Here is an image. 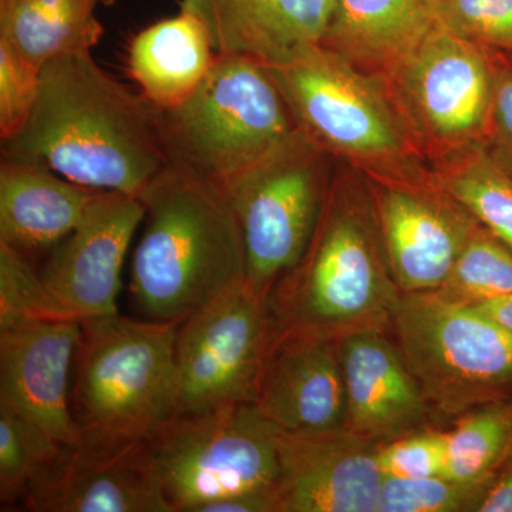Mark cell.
I'll list each match as a JSON object with an SVG mask.
<instances>
[{
    "label": "cell",
    "mask_w": 512,
    "mask_h": 512,
    "mask_svg": "<svg viewBox=\"0 0 512 512\" xmlns=\"http://www.w3.org/2000/svg\"><path fill=\"white\" fill-rule=\"evenodd\" d=\"M2 154L131 197H140L170 164L157 107L107 73L92 50L42 67L35 109L18 134L2 141Z\"/></svg>",
    "instance_id": "6da1fadb"
},
{
    "label": "cell",
    "mask_w": 512,
    "mask_h": 512,
    "mask_svg": "<svg viewBox=\"0 0 512 512\" xmlns=\"http://www.w3.org/2000/svg\"><path fill=\"white\" fill-rule=\"evenodd\" d=\"M400 295L365 174L338 161L308 247L266 296L269 345L299 336L392 333Z\"/></svg>",
    "instance_id": "7a4b0ae2"
},
{
    "label": "cell",
    "mask_w": 512,
    "mask_h": 512,
    "mask_svg": "<svg viewBox=\"0 0 512 512\" xmlns=\"http://www.w3.org/2000/svg\"><path fill=\"white\" fill-rule=\"evenodd\" d=\"M138 198L144 227L128 292L144 318L180 323L247 284L244 238L220 184L170 161Z\"/></svg>",
    "instance_id": "3957f363"
},
{
    "label": "cell",
    "mask_w": 512,
    "mask_h": 512,
    "mask_svg": "<svg viewBox=\"0 0 512 512\" xmlns=\"http://www.w3.org/2000/svg\"><path fill=\"white\" fill-rule=\"evenodd\" d=\"M178 325L120 313L82 320L72 380L79 440L146 441L177 413Z\"/></svg>",
    "instance_id": "277c9868"
},
{
    "label": "cell",
    "mask_w": 512,
    "mask_h": 512,
    "mask_svg": "<svg viewBox=\"0 0 512 512\" xmlns=\"http://www.w3.org/2000/svg\"><path fill=\"white\" fill-rule=\"evenodd\" d=\"M158 110L168 157L220 185L271 153L298 126L262 64L218 55L197 90Z\"/></svg>",
    "instance_id": "5b68a950"
},
{
    "label": "cell",
    "mask_w": 512,
    "mask_h": 512,
    "mask_svg": "<svg viewBox=\"0 0 512 512\" xmlns=\"http://www.w3.org/2000/svg\"><path fill=\"white\" fill-rule=\"evenodd\" d=\"M392 336L437 424L512 393V332L476 308L402 293Z\"/></svg>",
    "instance_id": "8992f818"
},
{
    "label": "cell",
    "mask_w": 512,
    "mask_h": 512,
    "mask_svg": "<svg viewBox=\"0 0 512 512\" xmlns=\"http://www.w3.org/2000/svg\"><path fill=\"white\" fill-rule=\"evenodd\" d=\"M268 70L299 130L336 160L362 171L426 161L383 80L322 46Z\"/></svg>",
    "instance_id": "52a82bcc"
},
{
    "label": "cell",
    "mask_w": 512,
    "mask_h": 512,
    "mask_svg": "<svg viewBox=\"0 0 512 512\" xmlns=\"http://www.w3.org/2000/svg\"><path fill=\"white\" fill-rule=\"evenodd\" d=\"M338 160L296 130L262 160L221 185L237 215L247 286L266 301L311 241Z\"/></svg>",
    "instance_id": "ba28073f"
},
{
    "label": "cell",
    "mask_w": 512,
    "mask_h": 512,
    "mask_svg": "<svg viewBox=\"0 0 512 512\" xmlns=\"http://www.w3.org/2000/svg\"><path fill=\"white\" fill-rule=\"evenodd\" d=\"M276 431L254 403L177 413L148 439L174 512H197L217 498L276 491Z\"/></svg>",
    "instance_id": "9c48e42d"
},
{
    "label": "cell",
    "mask_w": 512,
    "mask_h": 512,
    "mask_svg": "<svg viewBox=\"0 0 512 512\" xmlns=\"http://www.w3.org/2000/svg\"><path fill=\"white\" fill-rule=\"evenodd\" d=\"M494 55L439 23L384 82L427 163L484 144Z\"/></svg>",
    "instance_id": "30bf717a"
},
{
    "label": "cell",
    "mask_w": 512,
    "mask_h": 512,
    "mask_svg": "<svg viewBox=\"0 0 512 512\" xmlns=\"http://www.w3.org/2000/svg\"><path fill=\"white\" fill-rule=\"evenodd\" d=\"M362 173L400 293L437 291L480 222L439 183L426 161Z\"/></svg>",
    "instance_id": "8fae6325"
},
{
    "label": "cell",
    "mask_w": 512,
    "mask_h": 512,
    "mask_svg": "<svg viewBox=\"0 0 512 512\" xmlns=\"http://www.w3.org/2000/svg\"><path fill=\"white\" fill-rule=\"evenodd\" d=\"M268 349L266 303L247 284L192 313L175 339L177 413L254 403Z\"/></svg>",
    "instance_id": "7c38bea8"
},
{
    "label": "cell",
    "mask_w": 512,
    "mask_h": 512,
    "mask_svg": "<svg viewBox=\"0 0 512 512\" xmlns=\"http://www.w3.org/2000/svg\"><path fill=\"white\" fill-rule=\"evenodd\" d=\"M143 220L140 198L110 191L94 195L82 221L52 248L39 272L57 311L76 320L119 313L121 271Z\"/></svg>",
    "instance_id": "4fadbf2b"
},
{
    "label": "cell",
    "mask_w": 512,
    "mask_h": 512,
    "mask_svg": "<svg viewBox=\"0 0 512 512\" xmlns=\"http://www.w3.org/2000/svg\"><path fill=\"white\" fill-rule=\"evenodd\" d=\"M376 447L348 427L276 431V512H379Z\"/></svg>",
    "instance_id": "5bb4252c"
},
{
    "label": "cell",
    "mask_w": 512,
    "mask_h": 512,
    "mask_svg": "<svg viewBox=\"0 0 512 512\" xmlns=\"http://www.w3.org/2000/svg\"><path fill=\"white\" fill-rule=\"evenodd\" d=\"M82 320L23 319L0 328V407L63 446L79 440L72 413Z\"/></svg>",
    "instance_id": "9a60e30c"
},
{
    "label": "cell",
    "mask_w": 512,
    "mask_h": 512,
    "mask_svg": "<svg viewBox=\"0 0 512 512\" xmlns=\"http://www.w3.org/2000/svg\"><path fill=\"white\" fill-rule=\"evenodd\" d=\"M148 440L63 448L23 503L33 512H174L165 498Z\"/></svg>",
    "instance_id": "2e32d148"
},
{
    "label": "cell",
    "mask_w": 512,
    "mask_h": 512,
    "mask_svg": "<svg viewBox=\"0 0 512 512\" xmlns=\"http://www.w3.org/2000/svg\"><path fill=\"white\" fill-rule=\"evenodd\" d=\"M339 350L348 429L382 444L437 424L392 333H353Z\"/></svg>",
    "instance_id": "e0dca14e"
},
{
    "label": "cell",
    "mask_w": 512,
    "mask_h": 512,
    "mask_svg": "<svg viewBox=\"0 0 512 512\" xmlns=\"http://www.w3.org/2000/svg\"><path fill=\"white\" fill-rule=\"evenodd\" d=\"M339 343L299 336L269 345L254 404L275 429L306 433L346 427Z\"/></svg>",
    "instance_id": "ac0fdd59"
},
{
    "label": "cell",
    "mask_w": 512,
    "mask_h": 512,
    "mask_svg": "<svg viewBox=\"0 0 512 512\" xmlns=\"http://www.w3.org/2000/svg\"><path fill=\"white\" fill-rule=\"evenodd\" d=\"M333 0H181L207 28L218 55L284 66L322 43Z\"/></svg>",
    "instance_id": "d6986e66"
},
{
    "label": "cell",
    "mask_w": 512,
    "mask_h": 512,
    "mask_svg": "<svg viewBox=\"0 0 512 512\" xmlns=\"http://www.w3.org/2000/svg\"><path fill=\"white\" fill-rule=\"evenodd\" d=\"M437 25L434 0H333L320 46L386 82Z\"/></svg>",
    "instance_id": "ffe728a7"
},
{
    "label": "cell",
    "mask_w": 512,
    "mask_h": 512,
    "mask_svg": "<svg viewBox=\"0 0 512 512\" xmlns=\"http://www.w3.org/2000/svg\"><path fill=\"white\" fill-rule=\"evenodd\" d=\"M97 192L46 165L3 158L0 244L28 258L30 252L55 248L79 225Z\"/></svg>",
    "instance_id": "44dd1931"
},
{
    "label": "cell",
    "mask_w": 512,
    "mask_h": 512,
    "mask_svg": "<svg viewBox=\"0 0 512 512\" xmlns=\"http://www.w3.org/2000/svg\"><path fill=\"white\" fill-rule=\"evenodd\" d=\"M217 52L200 19L180 10L133 37L127 49L131 79L160 110L173 109L204 82Z\"/></svg>",
    "instance_id": "7402d4cb"
},
{
    "label": "cell",
    "mask_w": 512,
    "mask_h": 512,
    "mask_svg": "<svg viewBox=\"0 0 512 512\" xmlns=\"http://www.w3.org/2000/svg\"><path fill=\"white\" fill-rule=\"evenodd\" d=\"M114 0H0V40L43 66L57 56L92 50L103 37L97 18Z\"/></svg>",
    "instance_id": "603a6c76"
},
{
    "label": "cell",
    "mask_w": 512,
    "mask_h": 512,
    "mask_svg": "<svg viewBox=\"0 0 512 512\" xmlns=\"http://www.w3.org/2000/svg\"><path fill=\"white\" fill-rule=\"evenodd\" d=\"M439 183L512 251V173L484 144L429 164Z\"/></svg>",
    "instance_id": "cb8c5ba5"
},
{
    "label": "cell",
    "mask_w": 512,
    "mask_h": 512,
    "mask_svg": "<svg viewBox=\"0 0 512 512\" xmlns=\"http://www.w3.org/2000/svg\"><path fill=\"white\" fill-rule=\"evenodd\" d=\"M447 477H494L512 450V393L468 410L448 427Z\"/></svg>",
    "instance_id": "d4e9b609"
},
{
    "label": "cell",
    "mask_w": 512,
    "mask_h": 512,
    "mask_svg": "<svg viewBox=\"0 0 512 512\" xmlns=\"http://www.w3.org/2000/svg\"><path fill=\"white\" fill-rule=\"evenodd\" d=\"M434 295L454 305L478 308L512 295V251L478 224Z\"/></svg>",
    "instance_id": "484cf974"
},
{
    "label": "cell",
    "mask_w": 512,
    "mask_h": 512,
    "mask_svg": "<svg viewBox=\"0 0 512 512\" xmlns=\"http://www.w3.org/2000/svg\"><path fill=\"white\" fill-rule=\"evenodd\" d=\"M36 424L0 407V500L2 507H22L37 478L62 454Z\"/></svg>",
    "instance_id": "4316f807"
},
{
    "label": "cell",
    "mask_w": 512,
    "mask_h": 512,
    "mask_svg": "<svg viewBox=\"0 0 512 512\" xmlns=\"http://www.w3.org/2000/svg\"><path fill=\"white\" fill-rule=\"evenodd\" d=\"M494 477L384 478L379 512H478Z\"/></svg>",
    "instance_id": "83f0119b"
},
{
    "label": "cell",
    "mask_w": 512,
    "mask_h": 512,
    "mask_svg": "<svg viewBox=\"0 0 512 512\" xmlns=\"http://www.w3.org/2000/svg\"><path fill=\"white\" fill-rule=\"evenodd\" d=\"M439 23L488 52L512 56V0H434Z\"/></svg>",
    "instance_id": "f1b7e54d"
},
{
    "label": "cell",
    "mask_w": 512,
    "mask_h": 512,
    "mask_svg": "<svg viewBox=\"0 0 512 512\" xmlns=\"http://www.w3.org/2000/svg\"><path fill=\"white\" fill-rule=\"evenodd\" d=\"M450 436L440 424L377 444L376 463L384 478L420 480L447 476Z\"/></svg>",
    "instance_id": "f546056e"
},
{
    "label": "cell",
    "mask_w": 512,
    "mask_h": 512,
    "mask_svg": "<svg viewBox=\"0 0 512 512\" xmlns=\"http://www.w3.org/2000/svg\"><path fill=\"white\" fill-rule=\"evenodd\" d=\"M42 318L69 319L50 301L28 256L0 244V328Z\"/></svg>",
    "instance_id": "4dcf8cb0"
},
{
    "label": "cell",
    "mask_w": 512,
    "mask_h": 512,
    "mask_svg": "<svg viewBox=\"0 0 512 512\" xmlns=\"http://www.w3.org/2000/svg\"><path fill=\"white\" fill-rule=\"evenodd\" d=\"M42 69L0 40V138L18 134L35 109Z\"/></svg>",
    "instance_id": "1f68e13d"
},
{
    "label": "cell",
    "mask_w": 512,
    "mask_h": 512,
    "mask_svg": "<svg viewBox=\"0 0 512 512\" xmlns=\"http://www.w3.org/2000/svg\"><path fill=\"white\" fill-rule=\"evenodd\" d=\"M484 146L512 173V62L494 55V96Z\"/></svg>",
    "instance_id": "d6a6232c"
},
{
    "label": "cell",
    "mask_w": 512,
    "mask_h": 512,
    "mask_svg": "<svg viewBox=\"0 0 512 512\" xmlns=\"http://www.w3.org/2000/svg\"><path fill=\"white\" fill-rule=\"evenodd\" d=\"M197 512H276V491H249L217 498L201 505Z\"/></svg>",
    "instance_id": "836d02e7"
},
{
    "label": "cell",
    "mask_w": 512,
    "mask_h": 512,
    "mask_svg": "<svg viewBox=\"0 0 512 512\" xmlns=\"http://www.w3.org/2000/svg\"><path fill=\"white\" fill-rule=\"evenodd\" d=\"M478 512H512V450L495 473Z\"/></svg>",
    "instance_id": "e575fe53"
},
{
    "label": "cell",
    "mask_w": 512,
    "mask_h": 512,
    "mask_svg": "<svg viewBox=\"0 0 512 512\" xmlns=\"http://www.w3.org/2000/svg\"><path fill=\"white\" fill-rule=\"evenodd\" d=\"M476 309L484 312L485 315L491 316L512 332V295L498 299V301L485 303V305L478 306Z\"/></svg>",
    "instance_id": "d590c367"
},
{
    "label": "cell",
    "mask_w": 512,
    "mask_h": 512,
    "mask_svg": "<svg viewBox=\"0 0 512 512\" xmlns=\"http://www.w3.org/2000/svg\"><path fill=\"white\" fill-rule=\"evenodd\" d=\"M510 60H511V62H512V56H510Z\"/></svg>",
    "instance_id": "8d00e7d4"
}]
</instances>
